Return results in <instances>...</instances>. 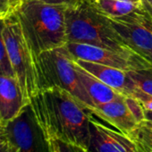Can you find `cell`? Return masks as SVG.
I'll list each match as a JSON object with an SVG mask.
<instances>
[{"label": "cell", "instance_id": "6da1fadb", "mask_svg": "<svg viewBox=\"0 0 152 152\" xmlns=\"http://www.w3.org/2000/svg\"><path fill=\"white\" fill-rule=\"evenodd\" d=\"M30 107L45 139L88 149L91 113L70 92L60 88L39 91Z\"/></svg>", "mask_w": 152, "mask_h": 152}, {"label": "cell", "instance_id": "7a4b0ae2", "mask_svg": "<svg viewBox=\"0 0 152 152\" xmlns=\"http://www.w3.org/2000/svg\"><path fill=\"white\" fill-rule=\"evenodd\" d=\"M67 7L48 4L39 0H21L15 6L14 12L35 56L67 43Z\"/></svg>", "mask_w": 152, "mask_h": 152}, {"label": "cell", "instance_id": "3957f363", "mask_svg": "<svg viewBox=\"0 0 152 152\" xmlns=\"http://www.w3.org/2000/svg\"><path fill=\"white\" fill-rule=\"evenodd\" d=\"M65 23L67 42L135 53L121 39L107 17L99 13L85 0H78L67 7Z\"/></svg>", "mask_w": 152, "mask_h": 152}, {"label": "cell", "instance_id": "277c9868", "mask_svg": "<svg viewBox=\"0 0 152 152\" xmlns=\"http://www.w3.org/2000/svg\"><path fill=\"white\" fill-rule=\"evenodd\" d=\"M35 58L39 91L60 88L70 92L88 111L94 107L78 78L74 60L65 45L44 51Z\"/></svg>", "mask_w": 152, "mask_h": 152}, {"label": "cell", "instance_id": "5b68a950", "mask_svg": "<svg viewBox=\"0 0 152 152\" xmlns=\"http://www.w3.org/2000/svg\"><path fill=\"white\" fill-rule=\"evenodd\" d=\"M3 38L14 72L31 102V99L39 91L36 58L15 12L3 19Z\"/></svg>", "mask_w": 152, "mask_h": 152}, {"label": "cell", "instance_id": "8992f818", "mask_svg": "<svg viewBox=\"0 0 152 152\" xmlns=\"http://www.w3.org/2000/svg\"><path fill=\"white\" fill-rule=\"evenodd\" d=\"M107 19L124 43L152 64V19L143 7L126 15Z\"/></svg>", "mask_w": 152, "mask_h": 152}, {"label": "cell", "instance_id": "52a82bcc", "mask_svg": "<svg viewBox=\"0 0 152 152\" xmlns=\"http://www.w3.org/2000/svg\"><path fill=\"white\" fill-rule=\"evenodd\" d=\"M65 48L73 59L90 61L126 72L152 66L149 62L136 53L117 51L89 44L73 42H67Z\"/></svg>", "mask_w": 152, "mask_h": 152}, {"label": "cell", "instance_id": "ba28073f", "mask_svg": "<svg viewBox=\"0 0 152 152\" xmlns=\"http://www.w3.org/2000/svg\"><path fill=\"white\" fill-rule=\"evenodd\" d=\"M6 127L7 139L19 152H49L48 141L36 123L30 105Z\"/></svg>", "mask_w": 152, "mask_h": 152}, {"label": "cell", "instance_id": "9c48e42d", "mask_svg": "<svg viewBox=\"0 0 152 152\" xmlns=\"http://www.w3.org/2000/svg\"><path fill=\"white\" fill-rule=\"evenodd\" d=\"M91 152H139L134 141L126 134L109 127L91 114L90 118Z\"/></svg>", "mask_w": 152, "mask_h": 152}, {"label": "cell", "instance_id": "30bf717a", "mask_svg": "<svg viewBox=\"0 0 152 152\" xmlns=\"http://www.w3.org/2000/svg\"><path fill=\"white\" fill-rule=\"evenodd\" d=\"M29 105L16 76L0 74V124L6 126Z\"/></svg>", "mask_w": 152, "mask_h": 152}, {"label": "cell", "instance_id": "8fae6325", "mask_svg": "<svg viewBox=\"0 0 152 152\" xmlns=\"http://www.w3.org/2000/svg\"><path fill=\"white\" fill-rule=\"evenodd\" d=\"M89 111L126 135H129L138 125L125 103L124 96L105 104L94 106Z\"/></svg>", "mask_w": 152, "mask_h": 152}, {"label": "cell", "instance_id": "7c38bea8", "mask_svg": "<svg viewBox=\"0 0 152 152\" xmlns=\"http://www.w3.org/2000/svg\"><path fill=\"white\" fill-rule=\"evenodd\" d=\"M81 67L124 96H130L135 87L126 71L90 61L73 59Z\"/></svg>", "mask_w": 152, "mask_h": 152}, {"label": "cell", "instance_id": "4fadbf2b", "mask_svg": "<svg viewBox=\"0 0 152 152\" xmlns=\"http://www.w3.org/2000/svg\"><path fill=\"white\" fill-rule=\"evenodd\" d=\"M74 66L77 72L78 78L89 95L93 106L105 104L124 96L81 67L75 61Z\"/></svg>", "mask_w": 152, "mask_h": 152}, {"label": "cell", "instance_id": "5bb4252c", "mask_svg": "<svg viewBox=\"0 0 152 152\" xmlns=\"http://www.w3.org/2000/svg\"><path fill=\"white\" fill-rule=\"evenodd\" d=\"M90 4L99 13L107 17L124 16L142 6V3L132 0H93Z\"/></svg>", "mask_w": 152, "mask_h": 152}, {"label": "cell", "instance_id": "9a60e30c", "mask_svg": "<svg viewBox=\"0 0 152 152\" xmlns=\"http://www.w3.org/2000/svg\"><path fill=\"white\" fill-rule=\"evenodd\" d=\"M139 152H152V122L144 120L128 135Z\"/></svg>", "mask_w": 152, "mask_h": 152}, {"label": "cell", "instance_id": "2e32d148", "mask_svg": "<svg viewBox=\"0 0 152 152\" xmlns=\"http://www.w3.org/2000/svg\"><path fill=\"white\" fill-rule=\"evenodd\" d=\"M134 84L142 91L152 95V66L127 72Z\"/></svg>", "mask_w": 152, "mask_h": 152}, {"label": "cell", "instance_id": "e0dca14e", "mask_svg": "<svg viewBox=\"0 0 152 152\" xmlns=\"http://www.w3.org/2000/svg\"><path fill=\"white\" fill-rule=\"evenodd\" d=\"M0 74L15 76L3 38V20H0Z\"/></svg>", "mask_w": 152, "mask_h": 152}, {"label": "cell", "instance_id": "ac0fdd59", "mask_svg": "<svg viewBox=\"0 0 152 152\" xmlns=\"http://www.w3.org/2000/svg\"><path fill=\"white\" fill-rule=\"evenodd\" d=\"M124 100L138 124L143 122L145 120V110L141 104L132 96H124Z\"/></svg>", "mask_w": 152, "mask_h": 152}, {"label": "cell", "instance_id": "d6986e66", "mask_svg": "<svg viewBox=\"0 0 152 152\" xmlns=\"http://www.w3.org/2000/svg\"><path fill=\"white\" fill-rule=\"evenodd\" d=\"M130 96L135 98L141 104L144 110L152 111V95L142 91L135 85Z\"/></svg>", "mask_w": 152, "mask_h": 152}, {"label": "cell", "instance_id": "ffe728a7", "mask_svg": "<svg viewBox=\"0 0 152 152\" xmlns=\"http://www.w3.org/2000/svg\"><path fill=\"white\" fill-rule=\"evenodd\" d=\"M18 0H0V20L5 19L14 12Z\"/></svg>", "mask_w": 152, "mask_h": 152}, {"label": "cell", "instance_id": "44dd1931", "mask_svg": "<svg viewBox=\"0 0 152 152\" xmlns=\"http://www.w3.org/2000/svg\"><path fill=\"white\" fill-rule=\"evenodd\" d=\"M59 152H80V148L59 140H54Z\"/></svg>", "mask_w": 152, "mask_h": 152}, {"label": "cell", "instance_id": "7402d4cb", "mask_svg": "<svg viewBox=\"0 0 152 152\" xmlns=\"http://www.w3.org/2000/svg\"><path fill=\"white\" fill-rule=\"evenodd\" d=\"M0 152H19L17 148L8 140H0Z\"/></svg>", "mask_w": 152, "mask_h": 152}, {"label": "cell", "instance_id": "603a6c76", "mask_svg": "<svg viewBox=\"0 0 152 152\" xmlns=\"http://www.w3.org/2000/svg\"><path fill=\"white\" fill-rule=\"evenodd\" d=\"M39 1L48 3V4H53V5H67L71 6L75 4L78 0H39Z\"/></svg>", "mask_w": 152, "mask_h": 152}, {"label": "cell", "instance_id": "cb8c5ba5", "mask_svg": "<svg viewBox=\"0 0 152 152\" xmlns=\"http://www.w3.org/2000/svg\"><path fill=\"white\" fill-rule=\"evenodd\" d=\"M142 7L152 19V0H142Z\"/></svg>", "mask_w": 152, "mask_h": 152}, {"label": "cell", "instance_id": "d4e9b609", "mask_svg": "<svg viewBox=\"0 0 152 152\" xmlns=\"http://www.w3.org/2000/svg\"><path fill=\"white\" fill-rule=\"evenodd\" d=\"M7 139V127L0 124V140Z\"/></svg>", "mask_w": 152, "mask_h": 152}, {"label": "cell", "instance_id": "484cf974", "mask_svg": "<svg viewBox=\"0 0 152 152\" xmlns=\"http://www.w3.org/2000/svg\"><path fill=\"white\" fill-rule=\"evenodd\" d=\"M48 144H49V152H59L56 144L54 140H49Z\"/></svg>", "mask_w": 152, "mask_h": 152}, {"label": "cell", "instance_id": "4316f807", "mask_svg": "<svg viewBox=\"0 0 152 152\" xmlns=\"http://www.w3.org/2000/svg\"><path fill=\"white\" fill-rule=\"evenodd\" d=\"M145 120L152 122V111L145 110Z\"/></svg>", "mask_w": 152, "mask_h": 152}, {"label": "cell", "instance_id": "83f0119b", "mask_svg": "<svg viewBox=\"0 0 152 152\" xmlns=\"http://www.w3.org/2000/svg\"><path fill=\"white\" fill-rule=\"evenodd\" d=\"M85 1L91 3V1H93V0H85ZM132 1H135V2H138V3H142V0H132Z\"/></svg>", "mask_w": 152, "mask_h": 152}, {"label": "cell", "instance_id": "f1b7e54d", "mask_svg": "<svg viewBox=\"0 0 152 152\" xmlns=\"http://www.w3.org/2000/svg\"><path fill=\"white\" fill-rule=\"evenodd\" d=\"M80 152H91V151H89L88 149H83V148H80Z\"/></svg>", "mask_w": 152, "mask_h": 152}, {"label": "cell", "instance_id": "f546056e", "mask_svg": "<svg viewBox=\"0 0 152 152\" xmlns=\"http://www.w3.org/2000/svg\"><path fill=\"white\" fill-rule=\"evenodd\" d=\"M19 1H21V0H18V2H19Z\"/></svg>", "mask_w": 152, "mask_h": 152}, {"label": "cell", "instance_id": "4dcf8cb0", "mask_svg": "<svg viewBox=\"0 0 152 152\" xmlns=\"http://www.w3.org/2000/svg\"></svg>", "mask_w": 152, "mask_h": 152}]
</instances>
